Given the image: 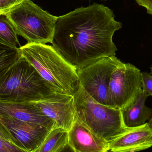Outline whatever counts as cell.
I'll return each instance as SVG.
<instances>
[{"mask_svg": "<svg viewBox=\"0 0 152 152\" xmlns=\"http://www.w3.org/2000/svg\"><path fill=\"white\" fill-rule=\"evenodd\" d=\"M108 143L110 152L144 151L152 146V129L147 122L140 126L130 128Z\"/></svg>", "mask_w": 152, "mask_h": 152, "instance_id": "30bf717a", "label": "cell"}, {"mask_svg": "<svg viewBox=\"0 0 152 152\" xmlns=\"http://www.w3.org/2000/svg\"><path fill=\"white\" fill-rule=\"evenodd\" d=\"M0 122L28 152H37L51 130L38 124L0 116Z\"/></svg>", "mask_w": 152, "mask_h": 152, "instance_id": "9c48e42d", "label": "cell"}, {"mask_svg": "<svg viewBox=\"0 0 152 152\" xmlns=\"http://www.w3.org/2000/svg\"><path fill=\"white\" fill-rule=\"evenodd\" d=\"M68 143L78 152H108V142L95 134L75 117L68 132Z\"/></svg>", "mask_w": 152, "mask_h": 152, "instance_id": "7c38bea8", "label": "cell"}, {"mask_svg": "<svg viewBox=\"0 0 152 152\" xmlns=\"http://www.w3.org/2000/svg\"><path fill=\"white\" fill-rule=\"evenodd\" d=\"M148 96L149 95L142 89L131 104L123 110H120L123 122L127 127L140 126L150 120L152 116V110L145 104Z\"/></svg>", "mask_w": 152, "mask_h": 152, "instance_id": "4fadbf2b", "label": "cell"}, {"mask_svg": "<svg viewBox=\"0 0 152 152\" xmlns=\"http://www.w3.org/2000/svg\"></svg>", "mask_w": 152, "mask_h": 152, "instance_id": "d4e9b609", "label": "cell"}, {"mask_svg": "<svg viewBox=\"0 0 152 152\" xmlns=\"http://www.w3.org/2000/svg\"><path fill=\"white\" fill-rule=\"evenodd\" d=\"M24 0H0V14H5Z\"/></svg>", "mask_w": 152, "mask_h": 152, "instance_id": "ac0fdd59", "label": "cell"}, {"mask_svg": "<svg viewBox=\"0 0 152 152\" xmlns=\"http://www.w3.org/2000/svg\"><path fill=\"white\" fill-rule=\"evenodd\" d=\"M6 15L17 34L28 43H52L58 17L43 10L31 0H24Z\"/></svg>", "mask_w": 152, "mask_h": 152, "instance_id": "5b68a950", "label": "cell"}, {"mask_svg": "<svg viewBox=\"0 0 152 152\" xmlns=\"http://www.w3.org/2000/svg\"><path fill=\"white\" fill-rule=\"evenodd\" d=\"M0 152H28L0 138Z\"/></svg>", "mask_w": 152, "mask_h": 152, "instance_id": "ffe728a7", "label": "cell"}, {"mask_svg": "<svg viewBox=\"0 0 152 152\" xmlns=\"http://www.w3.org/2000/svg\"><path fill=\"white\" fill-rule=\"evenodd\" d=\"M21 57L19 48L0 39V86L5 80L8 70Z\"/></svg>", "mask_w": 152, "mask_h": 152, "instance_id": "5bb4252c", "label": "cell"}, {"mask_svg": "<svg viewBox=\"0 0 152 152\" xmlns=\"http://www.w3.org/2000/svg\"><path fill=\"white\" fill-rule=\"evenodd\" d=\"M142 89L150 96H152V75L148 72L141 73Z\"/></svg>", "mask_w": 152, "mask_h": 152, "instance_id": "d6986e66", "label": "cell"}, {"mask_svg": "<svg viewBox=\"0 0 152 152\" xmlns=\"http://www.w3.org/2000/svg\"><path fill=\"white\" fill-rule=\"evenodd\" d=\"M75 117L95 134L109 142L127 131L120 109L103 105L81 86L74 95Z\"/></svg>", "mask_w": 152, "mask_h": 152, "instance_id": "3957f363", "label": "cell"}, {"mask_svg": "<svg viewBox=\"0 0 152 152\" xmlns=\"http://www.w3.org/2000/svg\"><path fill=\"white\" fill-rule=\"evenodd\" d=\"M142 89L141 72L130 63H121L113 71L109 85L111 106L123 110L135 101Z\"/></svg>", "mask_w": 152, "mask_h": 152, "instance_id": "52a82bcc", "label": "cell"}, {"mask_svg": "<svg viewBox=\"0 0 152 152\" xmlns=\"http://www.w3.org/2000/svg\"><path fill=\"white\" fill-rule=\"evenodd\" d=\"M137 4L146 9L148 14L152 15V0H135Z\"/></svg>", "mask_w": 152, "mask_h": 152, "instance_id": "44dd1931", "label": "cell"}, {"mask_svg": "<svg viewBox=\"0 0 152 152\" xmlns=\"http://www.w3.org/2000/svg\"><path fill=\"white\" fill-rule=\"evenodd\" d=\"M151 74H151V75H152V66L151 67Z\"/></svg>", "mask_w": 152, "mask_h": 152, "instance_id": "cb8c5ba5", "label": "cell"}, {"mask_svg": "<svg viewBox=\"0 0 152 152\" xmlns=\"http://www.w3.org/2000/svg\"><path fill=\"white\" fill-rule=\"evenodd\" d=\"M30 102L54 121L56 126L70 130L75 118L74 96L53 92Z\"/></svg>", "mask_w": 152, "mask_h": 152, "instance_id": "ba28073f", "label": "cell"}, {"mask_svg": "<svg viewBox=\"0 0 152 152\" xmlns=\"http://www.w3.org/2000/svg\"><path fill=\"white\" fill-rule=\"evenodd\" d=\"M54 152H78L75 151L67 142L59 147ZM108 152H110L109 151Z\"/></svg>", "mask_w": 152, "mask_h": 152, "instance_id": "7402d4cb", "label": "cell"}, {"mask_svg": "<svg viewBox=\"0 0 152 152\" xmlns=\"http://www.w3.org/2000/svg\"><path fill=\"white\" fill-rule=\"evenodd\" d=\"M148 123V125H149V127L152 129V116L151 118L150 119V120L149 121Z\"/></svg>", "mask_w": 152, "mask_h": 152, "instance_id": "603a6c76", "label": "cell"}, {"mask_svg": "<svg viewBox=\"0 0 152 152\" xmlns=\"http://www.w3.org/2000/svg\"><path fill=\"white\" fill-rule=\"evenodd\" d=\"M122 28L103 4L81 7L58 18L52 44L76 70L105 57L115 56L114 33Z\"/></svg>", "mask_w": 152, "mask_h": 152, "instance_id": "6da1fadb", "label": "cell"}, {"mask_svg": "<svg viewBox=\"0 0 152 152\" xmlns=\"http://www.w3.org/2000/svg\"><path fill=\"white\" fill-rule=\"evenodd\" d=\"M121 63L115 56H111L77 69L80 86L97 102L112 107L109 92L111 76Z\"/></svg>", "mask_w": 152, "mask_h": 152, "instance_id": "8992f818", "label": "cell"}, {"mask_svg": "<svg viewBox=\"0 0 152 152\" xmlns=\"http://www.w3.org/2000/svg\"><path fill=\"white\" fill-rule=\"evenodd\" d=\"M68 137L67 131L55 127L50 131L37 152H54L59 147L67 142Z\"/></svg>", "mask_w": 152, "mask_h": 152, "instance_id": "9a60e30c", "label": "cell"}, {"mask_svg": "<svg viewBox=\"0 0 152 152\" xmlns=\"http://www.w3.org/2000/svg\"><path fill=\"white\" fill-rule=\"evenodd\" d=\"M0 39L14 47L19 45L18 34L12 24L4 14H0Z\"/></svg>", "mask_w": 152, "mask_h": 152, "instance_id": "2e32d148", "label": "cell"}, {"mask_svg": "<svg viewBox=\"0 0 152 152\" xmlns=\"http://www.w3.org/2000/svg\"><path fill=\"white\" fill-rule=\"evenodd\" d=\"M53 92L35 69L21 56L8 70L0 86V101L29 102Z\"/></svg>", "mask_w": 152, "mask_h": 152, "instance_id": "277c9868", "label": "cell"}, {"mask_svg": "<svg viewBox=\"0 0 152 152\" xmlns=\"http://www.w3.org/2000/svg\"><path fill=\"white\" fill-rule=\"evenodd\" d=\"M0 138L13 145L14 146L24 150L20 145V144L16 140V138L13 137V136L9 132V130L1 122H0Z\"/></svg>", "mask_w": 152, "mask_h": 152, "instance_id": "e0dca14e", "label": "cell"}, {"mask_svg": "<svg viewBox=\"0 0 152 152\" xmlns=\"http://www.w3.org/2000/svg\"><path fill=\"white\" fill-rule=\"evenodd\" d=\"M19 49L53 92L75 95L80 86L77 70L53 46L27 43Z\"/></svg>", "mask_w": 152, "mask_h": 152, "instance_id": "7a4b0ae2", "label": "cell"}, {"mask_svg": "<svg viewBox=\"0 0 152 152\" xmlns=\"http://www.w3.org/2000/svg\"><path fill=\"white\" fill-rule=\"evenodd\" d=\"M0 116L10 117L38 124L52 130L56 126L54 121L32 102L0 101Z\"/></svg>", "mask_w": 152, "mask_h": 152, "instance_id": "8fae6325", "label": "cell"}]
</instances>
